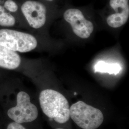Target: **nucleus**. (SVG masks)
<instances>
[{"instance_id": "1", "label": "nucleus", "mask_w": 129, "mask_h": 129, "mask_svg": "<svg viewBox=\"0 0 129 129\" xmlns=\"http://www.w3.org/2000/svg\"><path fill=\"white\" fill-rule=\"evenodd\" d=\"M39 102L42 111L49 118L59 123L69 120V102L59 92L50 89L44 90L40 94Z\"/></svg>"}, {"instance_id": "2", "label": "nucleus", "mask_w": 129, "mask_h": 129, "mask_svg": "<svg viewBox=\"0 0 129 129\" xmlns=\"http://www.w3.org/2000/svg\"><path fill=\"white\" fill-rule=\"evenodd\" d=\"M69 115L76 124L82 129H97L104 120L102 111L82 101L71 105Z\"/></svg>"}, {"instance_id": "3", "label": "nucleus", "mask_w": 129, "mask_h": 129, "mask_svg": "<svg viewBox=\"0 0 129 129\" xmlns=\"http://www.w3.org/2000/svg\"><path fill=\"white\" fill-rule=\"evenodd\" d=\"M0 45L14 52L26 53L35 49L37 41L29 34L3 29H0Z\"/></svg>"}, {"instance_id": "4", "label": "nucleus", "mask_w": 129, "mask_h": 129, "mask_svg": "<svg viewBox=\"0 0 129 129\" xmlns=\"http://www.w3.org/2000/svg\"><path fill=\"white\" fill-rule=\"evenodd\" d=\"M10 119L18 123L30 122L38 117L37 107L30 102V98L27 93L19 92L17 95V104L8 111Z\"/></svg>"}, {"instance_id": "5", "label": "nucleus", "mask_w": 129, "mask_h": 129, "mask_svg": "<svg viewBox=\"0 0 129 129\" xmlns=\"http://www.w3.org/2000/svg\"><path fill=\"white\" fill-rule=\"evenodd\" d=\"M65 21L69 23L74 34L82 39H87L93 31V23L85 18L82 12L77 9H69L64 14Z\"/></svg>"}, {"instance_id": "6", "label": "nucleus", "mask_w": 129, "mask_h": 129, "mask_svg": "<svg viewBox=\"0 0 129 129\" xmlns=\"http://www.w3.org/2000/svg\"><path fill=\"white\" fill-rule=\"evenodd\" d=\"M21 11L29 24L33 28L39 29L46 23V8L40 2L27 1L22 5Z\"/></svg>"}, {"instance_id": "7", "label": "nucleus", "mask_w": 129, "mask_h": 129, "mask_svg": "<svg viewBox=\"0 0 129 129\" xmlns=\"http://www.w3.org/2000/svg\"><path fill=\"white\" fill-rule=\"evenodd\" d=\"M110 5L116 13L107 17V23L111 27H120L129 19V0H110Z\"/></svg>"}, {"instance_id": "8", "label": "nucleus", "mask_w": 129, "mask_h": 129, "mask_svg": "<svg viewBox=\"0 0 129 129\" xmlns=\"http://www.w3.org/2000/svg\"><path fill=\"white\" fill-rule=\"evenodd\" d=\"M21 59L16 52L0 45V67L14 69L20 65Z\"/></svg>"}, {"instance_id": "9", "label": "nucleus", "mask_w": 129, "mask_h": 129, "mask_svg": "<svg viewBox=\"0 0 129 129\" xmlns=\"http://www.w3.org/2000/svg\"><path fill=\"white\" fill-rule=\"evenodd\" d=\"M120 70L121 67L120 64L117 63H106L103 61H99L94 66L95 72L117 75L120 72Z\"/></svg>"}, {"instance_id": "10", "label": "nucleus", "mask_w": 129, "mask_h": 129, "mask_svg": "<svg viewBox=\"0 0 129 129\" xmlns=\"http://www.w3.org/2000/svg\"><path fill=\"white\" fill-rule=\"evenodd\" d=\"M15 23V19L5 11L4 6L0 5V25L5 27L13 26Z\"/></svg>"}, {"instance_id": "11", "label": "nucleus", "mask_w": 129, "mask_h": 129, "mask_svg": "<svg viewBox=\"0 0 129 129\" xmlns=\"http://www.w3.org/2000/svg\"><path fill=\"white\" fill-rule=\"evenodd\" d=\"M4 8L11 12L14 13L18 10V5L13 0H7L5 2Z\"/></svg>"}, {"instance_id": "12", "label": "nucleus", "mask_w": 129, "mask_h": 129, "mask_svg": "<svg viewBox=\"0 0 129 129\" xmlns=\"http://www.w3.org/2000/svg\"><path fill=\"white\" fill-rule=\"evenodd\" d=\"M7 129H26L22 125L16 122H13L8 125Z\"/></svg>"}, {"instance_id": "13", "label": "nucleus", "mask_w": 129, "mask_h": 129, "mask_svg": "<svg viewBox=\"0 0 129 129\" xmlns=\"http://www.w3.org/2000/svg\"><path fill=\"white\" fill-rule=\"evenodd\" d=\"M47 1H53V0H47Z\"/></svg>"}, {"instance_id": "14", "label": "nucleus", "mask_w": 129, "mask_h": 129, "mask_svg": "<svg viewBox=\"0 0 129 129\" xmlns=\"http://www.w3.org/2000/svg\"><path fill=\"white\" fill-rule=\"evenodd\" d=\"M62 129V128H58V129Z\"/></svg>"}]
</instances>
